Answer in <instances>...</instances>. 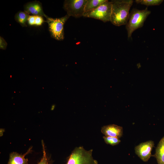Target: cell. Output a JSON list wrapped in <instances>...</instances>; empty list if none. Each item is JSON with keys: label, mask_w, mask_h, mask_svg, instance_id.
Instances as JSON below:
<instances>
[{"label": "cell", "mask_w": 164, "mask_h": 164, "mask_svg": "<svg viewBox=\"0 0 164 164\" xmlns=\"http://www.w3.org/2000/svg\"><path fill=\"white\" fill-rule=\"evenodd\" d=\"M110 22L114 25L120 26L126 25L128 22L130 9L132 5V0H113Z\"/></svg>", "instance_id": "6da1fadb"}, {"label": "cell", "mask_w": 164, "mask_h": 164, "mask_svg": "<svg viewBox=\"0 0 164 164\" xmlns=\"http://www.w3.org/2000/svg\"><path fill=\"white\" fill-rule=\"evenodd\" d=\"M151 12L147 7L142 10L133 8L129 13L128 20L126 25L128 39L132 37V33L137 29L142 27Z\"/></svg>", "instance_id": "7a4b0ae2"}, {"label": "cell", "mask_w": 164, "mask_h": 164, "mask_svg": "<svg viewBox=\"0 0 164 164\" xmlns=\"http://www.w3.org/2000/svg\"><path fill=\"white\" fill-rule=\"evenodd\" d=\"M93 150H87L83 147H76L68 158L66 164H98L92 156Z\"/></svg>", "instance_id": "3957f363"}, {"label": "cell", "mask_w": 164, "mask_h": 164, "mask_svg": "<svg viewBox=\"0 0 164 164\" xmlns=\"http://www.w3.org/2000/svg\"><path fill=\"white\" fill-rule=\"evenodd\" d=\"M70 17L67 14L59 18H53L48 16L46 18V22L48 24L49 31L52 38L58 41L64 39V25Z\"/></svg>", "instance_id": "277c9868"}, {"label": "cell", "mask_w": 164, "mask_h": 164, "mask_svg": "<svg viewBox=\"0 0 164 164\" xmlns=\"http://www.w3.org/2000/svg\"><path fill=\"white\" fill-rule=\"evenodd\" d=\"M111 11V2L106 0L96 9L84 14L83 16L100 20L105 22L110 21Z\"/></svg>", "instance_id": "5b68a950"}, {"label": "cell", "mask_w": 164, "mask_h": 164, "mask_svg": "<svg viewBox=\"0 0 164 164\" xmlns=\"http://www.w3.org/2000/svg\"><path fill=\"white\" fill-rule=\"evenodd\" d=\"M87 0H66L63 8L69 16L77 18L83 16Z\"/></svg>", "instance_id": "8992f818"}, {"label": "cell", "mask_w": 164, "mask_h": 164, "mask_svg": "<svg viewBox=\"0 0 164 164\" xmlns=\"http://www.w3.org/2000/svg\"><path fill=\"white\" fill-rule=\"evenodd\" d=\"M154 146V142L152 140L141 143L135 147V153L142 160L147 162L152 156L151 152Z\"/></svg>", "instance_id": "52a82bcc"}, {"label": "cell", "mask_w": 164, "mask_h": 164, "mask_svg": "<svg viewBox=\"0 0 164 164\" xmlns=\"http://www.w3.org/2000/svg\"><path fill=\"white\" fill-rule=\"evenodd\" d=\"M23 8L24 11L29 15L41 16L46 18L48 16L44 12L42 4L39 1L29 2L24 5Z\"/></svg>", "instance_id": "ba28073f"}, {"label": "cell", "mask_w": 164, "mask_h": 164, "mask_svg": "<svg viewBox=\"0 0 164 164\" xmlns=\"http://www.w3.org/2000/svg\"><path fill=\"white\" fill-rule=\"evenodd\" d=\"M101 132L105 136L119 138L123 135V128L121 126L115 124H110L102 127Z\"/></svg>", "instance_id": "9c48e42d"}, {"label": "cell", "mask_w": 164, "mask_h": 164, "mask_svg": "<svg viewBox=\"0 0 164 164\" xmlns=\"http://www.w3.org/2000/svg\"><path fill=\"white\" fill-rule=\"evenodd\" d=\"M32 151V148H30L23 154H20L16 152L11 153L7 164H28V160L25 157Z\"/></svg>", "instance_id": "30bf717a"}, {"label": "cell", "mask_w": 164, "mask_h": 164, "mask_svg": "<svg viewBox=\"0 0 164 164\" xmlns=\"http://www.w3.org/2000/svg\"><path fill=\"white\" fill-rule=\"evenodd\" d=\"M152 156L156 159L158 164H164V136L159 141Z\"/></svg>", "instance_id": "8fae6325"}, {"label": "cell", "mask_w": 164, "mask_h": 164, "mask_svg": "<svg viewBox=\"0 0 164 164\" xmlns=\"http://www.w3.org/2000/svg\"><path fill=\"white\" fill-rule=\"evenodd\" d=\"M29 15L24 11H19L15 15V21L22 27L27 26V21Z\"/></svg>", "instance_id": "7c38bea8"}, {"label": "cell", "mask_w": 164, "mask_h": 164, "mask_svg": "<svg viewBox=\"0 0 164 164\" xmlns=\"http://www.w3.org/2000/svg\"><path fill=\"white\" fill-rule=\"evenodd\" d=\"M106 0H87L84 13L89 12L97 8Z\"/></svg>", "instance_id": "4fadbf2b"}, {"label": "cell", "mask_w": 164, "mask_h": 164, "mask_svg": "<svg viewBox=\"0 0 164 164\" xmlns=\"http://www.w3.org/2000/svg\"><path fill=\"white\" fill-rule=\"evenodd\" d=\"M137 4L145 5L147 6L157 5H160L163 2L162 0H136Z\"/></svg>", "instance_id": "5bb4252c"}, {"label": "cell", "mask_w": 164, "mask_h": 164, "mask_svg": "<svg viewBox=\"0 0 164 164\" xmlns=\"http://www.w3.org/2000/svg\"><path fill=\"white\" fill-rule=\"evenodd\" d=\"M105 143L112 146L118 145L121 142V140L118 138L104 136L103 137Z\"/></svg>", "instance_id": "9a60e30c"}, {"label": "cell", "mask_w": 164, "mask_h": 164, "mask_svg": "<svg viewBox=\"0 0 164 164\" xmlns=\"http://www.w3.org/2000/svg\"><path fill=\"white\" fill-rule=\"evenodd\" d=\"M42 144L43 149V156L40 161L38 164H49V161L46 155L45 147L43 140L42 141Z\"/></svg>", "instance_id": "2e32d148"}, {"label": "cell", "mask_w": 164, "mask_h": 164, "mask_svg": "<svg viewBox=\"0 0 164 164\" xmlns=\"http://www.w3.org/2000/svg\"><path fill=\"white\" fill-rule=\"evenodd\" d=\"M46 22L43 17V16L39 15H35V26H41L43 23Z\"/></svg>", "instance_id": "e0dca14e"}, {"label": "cell", "mask_w": 164, "mask_h": 164, "mask_svg": "<svg viewBox=\"0 0 164 164\" xmlns=\"http://www.w3.org/2000/svg\"><path fill=\"white\" fill-rule=\"evenodd\" d=\"M35 15H29L27 19V24L29 26H35Z\"/></svg>", "instance_id": "ac0fdd59"}, {"label": "cell", "mask_w": 164, "mask_h": 164, "mask_svg": "<svg viewBox=\"0 0 164 164\" xmlns=\"http://www.w3.org/2000/svg\"><path fill=\"white\" fill-rule=\"evenodd\" d=\"M7 46V43L5 39L2 36L0 37V49L5 50Z\"/></svg>", "instance_id": "d6986e66"}]
</instances>
